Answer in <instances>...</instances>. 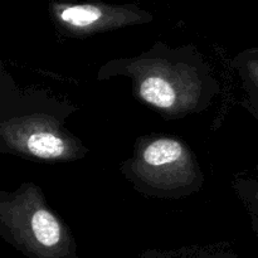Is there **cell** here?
Masks as SVG:
<instances>
[{"label":"cell","mask_w":258,"mask_h":258,"mask_svg":"<svg viewBox=\"0 0 258 258\" xmlns=\"http://www.w3.org/2000/svg\"><path fill=\"white\" fill-rule=\"evenodd\" d=\"M3 236L37 258L71 256L72 238L59 218L45 206L42 193L27 184L0 203Z\"/></svg>","instance_id":"6da1fadb"},{"label":"cell","mask_w":258,"mask_h":258,"mask_svg":"<svg viewBox=\"0 0 258 258\" xmlns=\"http://www.w3.org/2000/svg\"><path fill=\"white\" fill-rule=\"evenodd\" d=\"M126 70L140 101L155 110L184 116L201 107L202 73L188 63L146 57L130 62Z\"/></svg>","instance_id":"7a4b0ae2"},{"label":"cell","mask_w":258,"mask_h":258,"mask_svg":"<svg viewBox=\"0 0 258 258\" xmlns=\"http://www.w3.org/2000/svg\"><path fill=\"white\" fill-rule=\"evenodd\" d=\"M130 173L146 188L164 193L189 191L201 181L190 149L168 136L143 141L130 163Z\"/></svg>","instance_id":"3957f363"},{"label":"cell","mask_w":258,"mask_h":258,"mask_svg":"<svg viewBox=\"0 0 258 258\" xmlns=\"http://www.w3.org/2000/svg\"><path fill=\"white\" fill-rule=\"evenodd\" d=\"M49 14L58 29L70 37H87L153 20L151 13L135 4H110L97 0H53L49 3Z\"/></svg>","instance_id":"277c9868"},{"label":"cell","mask_w":258,"mask_h":258,"mask_svg":"<svg viewBox=\"0 0 258 258\" xmlns=\"http://www.w3.org/2000/svg\"><path fill=\"white\" fill-rule=\"evenodd\" d=\"M0 131L4 145L38 160H71L80 150L76 141L60 128L58 122L44 115L4 121Z\"/></svg>","instance_id":"5b68a950"},{"label":"cell","mask_w":258,"mask_h":258,"mask_svg":"<svg viewBox=\"0 0 258 258\" xmlns=\"http://www.w3.org/2000/svg\"><path fill=\"white\" fill-rule=\"evenodd\" d=\"M248 68L252 78H253L254 82L258 85V60H251L248 64Z\"/></svg>","instance_id":"8992f818"},{"label":"cell","mask_w":258,"mask_h":258,"mask_svg":"<svg viewBox=\"0 0 258 258\" xmlns=\"http://www.w3.org/2000/svg\"><path fill=\"white\" fill-rule=\"evenodd\" d=\"M254 199H256V202L258 203V191H257L256 194H254Z\"/></svg>","instance_id":"52a82bcc"}]
</instances>
